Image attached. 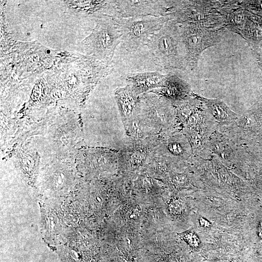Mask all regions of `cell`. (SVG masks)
<instances>
[{"label": "cell", "instance_id": "cell-1", "mask_svg": "<svg viewBox=\"0 0 262 262\" xmlns=\"http://www.w3.org/2000/svg\"><path fill=\"white\" fill-rule=\"evenodd\" d=\"M181 43L179 25L172 20L167 21L150 38L147 44L155 64L165 69L185 70V58L179 52Z\"/></svg>", "mask_w": 262, "mask_h": 262}, {"label": "cell", "instance_id": "cell-2", "mask_svg": "<svg viewBox=\"0 0 262 262\" xmlns=\"http://www.w3.org/2000/svg\"><path fill=\"white\" fill-rule=\"evenodd\" d=\"M178 25L181 43L185 49L184 58L187 68L194 70L197 66L202 52L221 41L225 28L194 23Z\"/></svg>", "mask_w": 262, "mask_h": 262}, {"label": "cell", "instance_id": "cell-3", "mask_svg": "<svg viewBox=\"0 0 262 262\" xmlns=\"http://www.w3.org/2000/svg\"><path fill=\"white\" fill-rule=\"evenodd\" d=\"M222 5L218 1L169 0L168 17L178 24L224 27Z\"/></svg>", "mask_w": 262, "mask_h": 262}, {"label": "cell", "instance_id": "cell-4", "mask_svg": "<svg viewBox=\"0 0 262 262\" xmlns=\"http://www.w3.org/2000/svg\"><path fill=\"white\" fill-rule=\"evenodd\" d=\"M122 36L121 43L130 52L147 45L150 38L170 19L164 16H143L122 18L114 16Z\"/></svg>", "mask_w": 262, "mask_h": 262}, {"label": "cell", "instance_id": "cell-5", "mask_svg": "<svg viewBox=\"0 0 262 262\" xmlns=\"http://www.w3.org/2000/svg\"><path fill=\"white\" fill-rule=\"evenodd\" d=\"M117 16L122 18L143 16L168 17V0L113 1Z\"/></svg>", "mask_w": 262, "mask_h": 262}, {"label": "cell", "instance_id": "cell-6", "mask_svg": "<svg viewBox=\"0 0 262 262\" xmlns=\"http://www.w3.org/2000/svg\"><path fill=\"white\" fill-rule=\"evenodd\" d=\"M98 26L89 41L93 50L107 62L111 61L117 46L121 43V33L117 23Z\"/></svg>", "mask_w": 262, "mask_h": 262}, {"label": "cell", "instance_id": "cell-7", "mask_svg": "<svg viewBox=\"0 0 262 262\" xmlns=\"http://www.w3.org/2000/svg\"><path fill=\"white\" fill-rule=\"evenodd\" d=\"M166 76L157 72L130 73L127 76V80L137 95L150 89L164 87Z\"/></svg>", "mask_w": 262, "mask_h": 262}, {"label": "cell", "instance_id": "cell-8", "mask_svg": "<svg viewBox=\"0 0 262 262\" xmlns=\"http://www.w3.org/2000/svg\"><path fill=\"white\" fill-rule=\"evenodd\" d=\"M192 95L205 105L217 122L225 124L230 122L237 118V115L221 99L208 98L194 93H192Z\"/></svg>", "mask_w": 262, "mask_h": 262}, {"label": "cell", "instance_id": "cell-9", "mask_svg": "<svg viewBox=\"0 0 262 262\" xmlns=\"http://www.w3.org/2000/svg\"><path fill=\"white\" fill-rule=\"evenodd\" d=\"M158 92L171 101H178L185 98L190 93L189 85L175 75H167L164 87Z\"/></svg>", "mask_w": 262, "mask_h": 262}, {"label": "cell", "instance_id": "cell-10", "mask_svg": "<svg viewBox=\"0 0 262 262\" xmlns=\"http://www.w3.org/2000/svg\"><path fill=\"white\" fill-rule=\"evenodd\" d=\"M116 98L123 115L128 116L131 113L138 102L137 94L130 85L118 88Z\"/></svg>", "mask_w": 262, "mask_h": 262}, {"label": "cell", "instance_id": "cell-11", "mask_svg": "<svg viewBox=\"0 0 262 262\" xmlns=\"http://www.w3.org/2000/svg\"><path fill=\"white\" fill-rule=\"evenodd\" d=\"M179 235L191 247L197 248L200 245V239L195 232L187 230Z\"/></svg>", "mask_w": 262, "mask_h": 262}, {"label": "cell", "instance_id": "cell-12", "mask_svg": "<svg viewBox=\"0 0 262 262\" xmlns=\"http://www.w3.org/2000/svg\"><path fill=\"white\" fill-rule=\"evenodd\" d=\"M199 223L200 227L205 229H209L212 226L211 223L208 220L202 216L199 219Z\"/></svg>", "mask_w": 262, "mask_h": 262}]
</instances>
